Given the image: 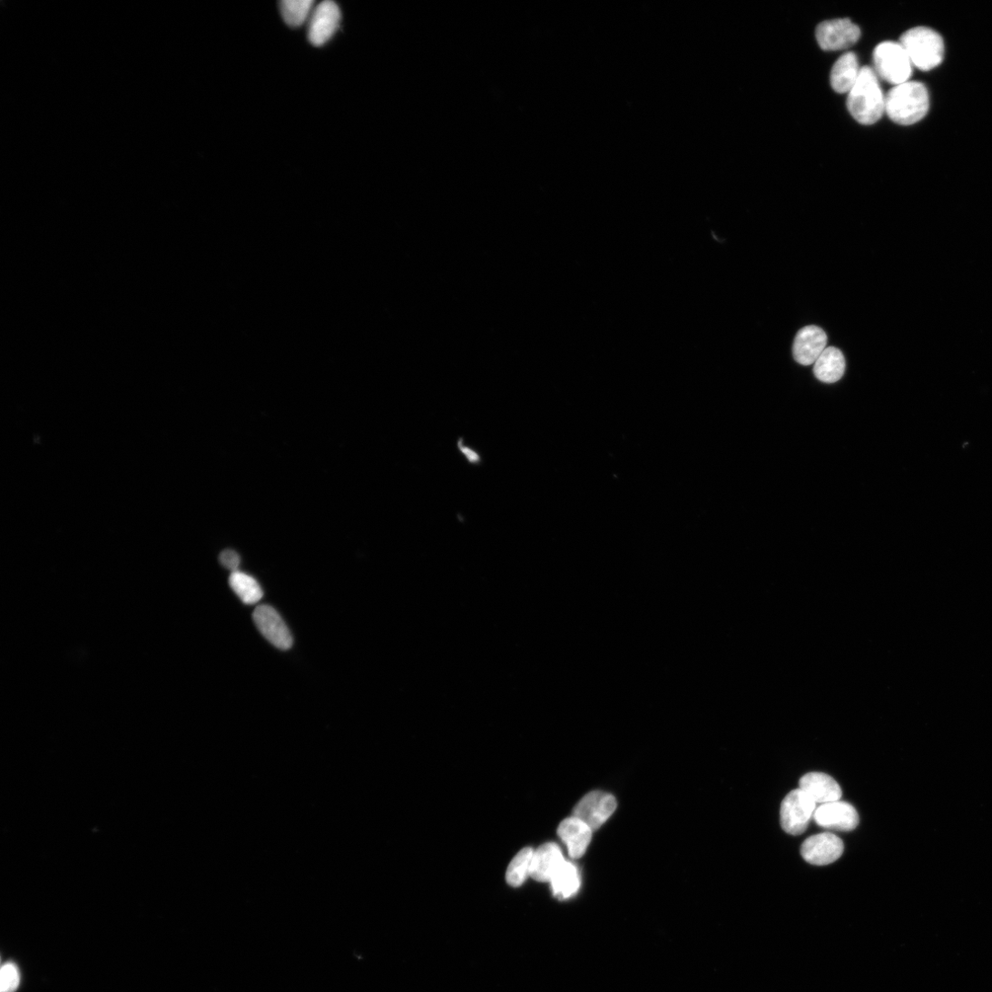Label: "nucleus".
<instances>
[{
	"mask_svg": "<svg viewBox=\"0 0 992 992\" xmlns=\"http://www.w3.org/2000/svg\"><path fill=\"white\" fill-rule=\"evenodd\" d=\"M929 107L928 91L923 83L917 82L895 86L885 98V112L894 123L901 125L920 122Z\"/></svg>",
	"mask_w": 992,
	"mask_h": 992,
	"instance_id": "obj_1",
	"label": "nucleus"
},
{
	"mask_svg": "<svg viewBox=\"0 0 992 992\" xmlns=\"http://www.w3.org/2000/svg\"><path fill=\"white\" fill-rule=\"evenodd\" d=\"M885 98L875 70L864 66L857 83L849 93L848 108L859 123L874 124L885 112Z\"/></svg>",
	"mask_w": 992,
	"mask_h": 992,
	"instance_id": "obj_2",
	"label": "nucleus"
},
{
	"mask_svg": "<svg viewBox=\"0 0 992 992\" xmlns=\"http://www.w3.org/2000/svg\"><path fill=\"white\" fill-rule=\"evenodd\" d=\"M900 44L912 65L923 71L938 67L945 57L943 38L930 28L917 27L907 31L900 38Z\"/></svg>",
	"mask_w": 992,
	"mask_h": 992,
	"instance_id": "obj_3",
	"label": "nucleus"
},
{
	"mask_svg": "<svg viewBox=\"0 0 992 992\" xmlns=\"http://www.w3.org/2000/svg\"><path fill=\"white\" fill-rule=\"evenodd\" d=\"M874 66L878 76L898 86L909 82L912 63L900 43L884 42L874 51Z\"/></svg>",
	"mask_w": 992,
	"mask_h": 992,
	"instance_id": "obj_4",
	"label": "nucleus"
},
{
	"mask_svg": "<svg viewBox=\"0 0 992 992\" xmlns=\"http://www.w3.org/2000/svg\"><path fill=\"white\" fill-rule=\"evenodd\" d=\"M816 810V802L800 789L791 791L783 800L781 822L783 830L794 836L804 833Z\"/></svg>",
	"mask_w": 992,
	"mask_h": 992,
	"instance_id": "obj_5",
	"label": "nucleus"
},
{
	"mask_svg": "<svg viewBox=\"0 0 992 992\" xmlns=\"http://www.w3.org/2000/svg\"><path fill=\"white\" fill-rule=\"evenodd\" d=\"M861 31L849 19H837L821 23L816 31L817 41L825 51L845 50L859 40Z\"/></svg>",
	"mask_w": 992,
	"mask_h": 992,
	"instance_id": "obj_6",
	"label": "nucleus"
},
{
	"mask_svg": "<svg viewBox=\"0 0 992 992\" xmlns=\"http://www.w3.org/2000/svg\"><path fill=\"white\" fill-rule=\"evenodd\" d=\"M617 809V800L612 794L593 791L586 794L575 806L574 816L587 824L593 830L599 829Z\"/></svg>",
	"mask_w": 992,
	"mask_h": 992,
	"instance_id": "obj_7",
	"label": "nucleus"
},
{
	"mask_svg": "<svg viewBox=\"0 0 992 992\" xmlns=\"http://www.w3.org/2000/svg\"><path fill=\"white\" fill-rule=\"evenodd\" d=\"M845 846L840 838L830 832L810 836L801 846V856L814 866H827L841 858Z\"/></svg>",
	"mask_w": 992,
	"mask_h": 992,
	"instance_id": "obj_8",
	"label": "nucleus"
},
{
	"mask_svg": "<svg viewBox=\"0 0 992 992\" xmlns=\"http://www.w3.org/2000/svg\"><path fill=\"white\" fill-rule=\"evenodd\" d=\"M253 620L261 634L275 647L283 651L291 648L293 640L290 632L273 607L266 604L258 606Z\"/></svg>",
	"mask_w": 992,
	"mask_h": 992,
	"instance_id": "obj_9",
	"label": "nucleus"
},
{
	"mask_svg": "<svg viewBox=\"0 0 992 992\" xmlns=\"http://www.w3.org/2000/svg\"><path fill=\"white\" fill-rule=\"evenodd\" d=\"M813 817L819 826L829 830L850 831L859 824V815L855 807L839 800L820 805Z\"/></svg>",
	"mask_w": 992,
	"mask_h": 992,
	"instance_id": "obj_10",
	"label": "nucleus"
},
{
	"mask_svg": "<svg viewBox=\"0 0 992 992\" xmlns=\"http://www.w3.org/2000/svg\"><path fill=\"white\" fill-rule=\"evenodd\" d=\"M341 20L339 7L333 2H323L315 8L309 24V37L315 46L326 44L339 29Z\"/></svg>",
	"mask_w": 992,
	"mask_h": 992,
	"instance_id": "obj_11",
	"label": "nucleus"
},
{
	"mask_svg": "<svg viewBox=\"0 0 992 992\" xmlns=\"http://www.w3.org/2000/svg\"><path fill=\"white\" fill-rule=\"evenodd\" d=\"M827 335L819 327L808 326L800 329L794 340L793 357L795 360L809 366L816 362L826 349Z\"/></svg>",
	"mask_w": 992,
	"mask_h": 992,
	"instance_id": "obj_12",
	"label": "nucleus"
},
{
	"mask_svg": "<svg viewBox=\"0 0 992 992\" xmlns=\"http://www.w3.org/2000/svg\"><path fill=\"white\" fill-rule=\"evenodd\" d=\"M592 831L587 824L575 816L562 821L558 834L573 859H581L584 855L591 842Z\"/></svg>",
	"mask_w": 992,
	"mask_h": 992,
	"instance_id": "obj_13",
	"label": "nucleus"
},
{
	"mask_svg": "<svg viewBox=\"0 0 992 992\" xmlns=\"http://www.w3.org/2000/svg\"><path fill=\"white\" fill-rule=\"evenodd\" d=\"M565 861L562 850L556 844L544 845L533 853L530 877L540 882H550Z\"/></svg>",
	"mask_w": 992,
	"mask_h": 992,
	"instance_id": "obj_14",
	"label": "nucleus"
},
{
	"mask_svg": "<svg viewBox=\"0 0 992 992\" xmlns=\"http://www.w3.org/2000/svg\"><path fill=\"white\" fill-rule=\"evenodd\" d=\"M800 789L816 803L825 804L838 801L842 797L840 786L829 775L809 773L800 781Z\"/></svg>",
	"mask_w": 992,
	"mask_h": 992,
	"instance_id": "obj_15",
	"label": "nucleus"
},
{
	"mask_svg": "<svg viewBox=\"0 0 992 992\" xmlns=\"http://www.w3.org/2000/svg\"><path fill=\"white\" fill-rule=\"evenodd\" d=\"M861 68L855 53H847L839 58L830 72V84L838 93H849L857 83Z\"/></svg>",
	"mask_w": 992,
	"mask_h": 992,
	"instance_id": "obj_16",
	"label": "nucleus"
},
{
	"mask_svg": "<svg viewBox=\"0 0 992 992\" xmlns=\"http://www.w3.org/2000/svg\"><path fill=\"white\" fill-rule=\"evenodd\" d=\"M814 375L826 384L837 383L846 371V358L840 349L828 347L814 363Z\"/></svg>",
	"mask_w": 992,
	"mask_h": 992,
	"instance_id": "obj_17",
	"label": "nucleus"
},
{
	"mask_svg": "<svg viewBox=\"0 0 992 992\" xmlns=\"http://www.w3.org/2000/svg\"><path fill=\"white\" fill-rule=\"evenodd\" d=\"M554 895L559 899H567L575 896L581 886L578 869L571 862L565 861L550 881Z\"/></svg>",
	"mask_w": 992,
	"mask_h": 992,
	"instance_id": "obj_18",
	"label": "nucleus"
},
{
	"mask_svg": "<svg viewBox=\"0 0 992 992\" xmlns=\"http://www.w3.org/2000/svg\"><path fill=\"white\" fill-rule=\"evenodd\" d=\"M229 584L247 604H254L263 597V591L258 581L245 573L233 572L229 578Z\"/></svg>",
	"mask_w": 992,
	"mask_h": 992,
	"instance_id": "obj_19",
	"label": "nucleus"
},
{
	"mask_svg": "<svg viewBox=\"0 0 992 992\" xmlns=\"http://www.w3.org/2000/svg\"><path fill=\"white\" fill-rule=\"evenodd\" d=\"M314 5V0H283L280 12L288 25L299 27L308 21Z\"/></svg>",
	"mask_w": 992,
	"mask_h": 992,
	"instance_id": "obj_20",
	"label": "nucleus"
},
{
	"mask_svg": "<svg viewBox=\"0 0 992 992\" xmlns=\"http://www.w3.org/2000/svg\"><path fill=\"white\" fill-rule=\"evenodd\" d=\"M533 853L531 849H524L513 859L506 871V881L510 886L519 887L530 876Z\"/></svg>",
	"mask_w": 992,
	"mask_h": 992,
	"instance_id": "obj_21",
	"label": "nucleus"
},
{
	"mask_svg": "<svg viewBox=\"0 0 992 992\" xmlns=\"http://www.w3.org/2000/svg\"><path fill=\"white\" fill-rule=\"evenodd\" d=\"M20 984V974L13 964L5 965L2 969V991L14 992Z\"/></svg>",
	"mask_w": 992,
	"mask_h": 992,
	"instance_id": "obj_22",
	"label": "nucleus"
},
{
	"mask_svg": "<svg viewBox=\"0 0 992 992\" xmlns=\"http://www.w3.org/2000/svg\"><path fill=\"white\" fill-rule=\"evenodd\" d=\"M219 561L224 568L231 570L232 573L239 571L241 557L236 552L231 550L223 551L220 555Z\"/></svg>",
	"mask_w": 992,
	"mask_h": 992,
	"instance_id": "obj_23",
	"label": "nucleus"
},
{
	"mask_svg": "<svg viewBox=\"0 0 992 992\" xmlns=\"http://www.w3.org/2000/svg\"><path fill=\"white\" fill-rule=\"evenodd\" d=\"M460 451L466 456L468 462L472 465H478L481 463L480 455L469 447H467L463 441H459L457 444Z\"/></svg>",
	"mask_w": 992,
	"mask_h": 992,
	"instance_id": "obj_24",
	"label": "nucleus"
}]
</instances>
